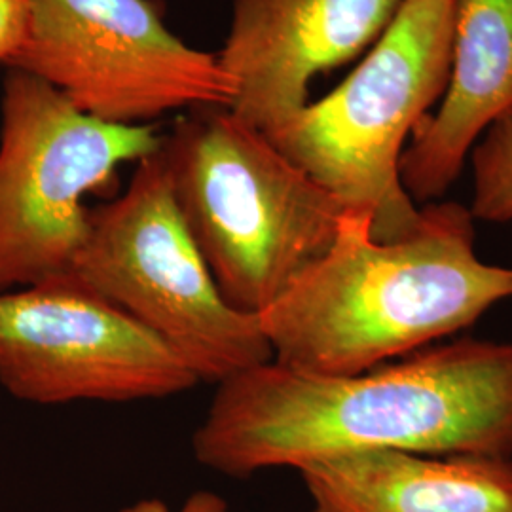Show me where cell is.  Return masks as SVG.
I'll list each match as a JSON object with an SVG mask.
<instances>
[{"mask_svg":"<svg viewBox=\"0 0 512 512\" xmlns=\"http://www.w3.org/2000/svg\"><path fill=\"white\" fill-rule=\"evenodd\" d=\"M162 141L154 124L101 122L37 76L8 69L0 103V293L73 277L90 232L84 200Z\"/></svg>","mask_w":512,"mask_h":512,"instance_id":"8992f818","label":"cell"},{"mask_svg":"<svg viewBox=\"0 0 512 512\" xmlns=\"http://www.w3.org/2000/svg\"><path fill=\"white\" fill-rule=\"evenodd\" d=\"M475 220H512V110L501 116L471 152Z\"/></svg>","mask_w":512,"mask_h":512,"instance_id":"7c38bea8","label":"cell"},{"mask_svg":"<svg viewBox=\"0 0 512 512\" xmlns=\"http://www.w3.org/2000/svg\"><path fill=\"white\" fill-rule=\"evenodd\" d=\"M74 277L175 349L200 382L220 384L274 361L255 313L220 294L175 202L160 148L128 190L90 209Z\"/></svg>","mask_w":512,"mask_h":512,"instance_id":"5b68a950","label":"cell"},{"mask_svg":"<svg viewBox=\"0 0 512 512\" xmlns=\"http://www.w3.org/2000/svg\"><path fill=\"white\" fill-rule=\"evenodd\" d=\"M511 110L512 0H456L448 86L401 160L408 196L442 200L482 135Z\"/></svg>","mask_w":512,"mask_h":512,"instance_id":"30bf717a","label":"cell"},{"mask_svg":"<svg viewBox=\"0 0 512 512\" xmlns=\"http://www.w3.org/2000/svg\"><path fill=\"white\" fill-rule=\"evenodd\" d=\"M403 0H232L219 57L236 84L230 110L253 128H279L310 101L319 74L372 48Z\"/></svg>","mask_w":512,"mask_h":512,"instance_id":"9c48e42d","label":"cell"},{"mask_svg":"<svg viewBox=\"0 0 512 512\" xmlns=\"http://www.w3.org/2000/svg\"><path fill=\"white\" fill-rule=\"evenodd\" d=\"M171 190L224 300L260 315L327 255L346 209L230 109L164 135Z\"/></svg>","mask_w":512,"mask_h":512,"instance_id":"3957f363","label":"cell"},{"mask_svg":"<svg viewBox=\"0 0 512 512\" xmlns=\"http://www.w3.org/2000/svg\"><path fill=\"white\" fill-rule=\"evenodd\" d=\"M454 12L456 0H403L338 88L264 133L346 213L370 220L378 241L403 238L420 219L401 160L448 86Z\"/></svg>","mask_w":512,"mask_h":512,"instance_id":"277c9868","label":"cell"},{"mask_svg":"<svg viewBox=\"0 0 512 512\" xmlns=\"http://www.w3.org/2000/svg\"><path fill=\"white\" fill-rule=\"evenodd\" d=\"M198 384L175 349L74 275L0 293V385L19 401L131 403Z\"/></svg>","mask_w":512,"mask_h":512,"instance_id":"ba28073f","label":"cell"},{"mask_svg":"<svg viewBox=\"0 0 512 512\" xmlns=\"http://www.w3.org/2000/svg\"><path fill=\"white\" fill-rule=\"evenodd\" d=\"M29 25V0H0V63L6 65L23 44Z\"/></svg>","mask_w":512,"mask_h":512,"instance_id":"4fadbf2b","label":"cell"},{"mask_svg":"<svg viewBox=\"0 0 512 512\" xmlns=\"http://www.w3.org/2000/svg\"><path fill=\"white\" fill-rule=\"evenodd\" d=\"M116 512H232L228 501L211 490H198L188 495L177 509H171L164 499H141Z\"/></svg>","mask_w":512,"mask_h":512,"instance_id":"5bb4252c","label":"cell"},{"mask_svg":"<svg viewBox=\"0 0 512 512\" xmlns=\"http://www.w3.org/2000/svg\"><path fill=\"white\" fill-rule=\"evenodd\" d=\"M507 298L512 268L482 262L469 207L439 200L393 241L346 213L327 255L258 317L277 365L349 376L469 329Z\"/></svg>","mask_w":512,"mask_h":512,"instance_id":"7a4b0ae2","label":"cell"},{"mask_svg":"<svg viewBox=\"0 0 512 512\" xmlns=\"http://www.w3.org/2000/svg\"><path fill=\"white\" fill-rule=\"evenodd\" d=\"M298 473L311 512H512V458L366 450Z\"/></svg>","mask_w":512,"mask_h":512,"instance_id":"8fae6325","label":"cell"},{"mask_svg":"<svg viewBox=\"0 0 512 512\" xmlns=\"http://www.w3.org/2000/svg\"><path fill=\"white\" fill-rule=\"evenodd\" d=\"M4 67L37 76L116 126L230 109L236 97L217 54L173 35L156 0H29L27 35Z\"/></svg>","mask_w":512,"mask_h":512,"instance_id":"52a82bcc","label":"cell"},{"mask_svg":"<svg viewBox=\"0 0 512 512\" xmlns=\"http://www.w3.org/2000/svg\"><path fill=\"white\" fill-rule=\"evenodd\" d=\"M217 385L192 450L219 475L366 450L512 458V344L458 338L349 376L270 361Z\"/></svg>","mask_w":512,"mask_h":512,"instance_id":"6da1fadb","label":"cell"}]
</instances>
